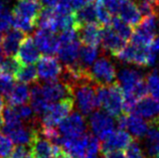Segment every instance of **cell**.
Instances as JSON below:
<instances>
[{
  "label": "cell",
  "mask_w": 159,
  "mask_h": 158,
  "mask_svg": "<svg viewBox=\"0 0 159 158\" xmlns=\"http://www.w3.org/2000/svg\"><path fill=\"white\" fill-rule=\"evenodd\" d=\"M43 8L39 0H17L11 12L14 29L23 33L30 32L36 26Z\"/></svg>",
  "instance_id": "cell-1"
},
{
  "label": "cell",
  "mask_w": 159,
  "mask_h": 158,
  "mask_svg": "<svg viewBox=\"0 0 159 158\" xmlns=\"http://www.w3.org/2000/svg\"><path fill=\"white\" fill-rule=\"evenodd\" d=\"M97 99L99 108L102 107L111 117L118 118L124 113V94L118 82L111 86L98 85Z\"/></svg>",
  "instance_id": "cell-2"
},
{
  "label": "cell",
  "mask_w": 159,
  "mask_h": 158,
  "mask_svg": "<svg viewBox=\"0 0 159 158\" xmlns=\"http://www.w3.org/2000/svg\"><path fill=\"white\" fill-rule=\"evenodd\" d=\"M97 87L98 85L93 80L80 83L72 87L75 104L82 115H89L99 108Z\"/></svg>",
  "instance_id": "cell-3"
},
{
  "label": "cell",
  "mask_w": 159,
  "mask_h": 158,
  "mask_svg": "<svg viewBox=\"0 0 159 158\" xmlns=\"http://www.w3.org/2000/svg\"><path fill=\"white\" fill-rule=\"evenodd\" d=\"M121 61L134 64L139 66H148L155 64L157 55L150 47H141L132 43L126 45L115 56Z\"/></svg>",
  "instance_id": "cell-4"
},
{
  "label": "cell",
  "mask_w": 159,
  "mask_h": 158,
  "mask_svg": "<svg viewBox=\"0 0 159 158\" xmlns=\"http://www.w3.org/2000/svg\"><path fill=\"white\" fill-rule=\"evenodd\" d=\"M75 106L74 98L61 100L52 103L41 115V125L44 127H56L72 113Z\"/></svg>",
  "instance_id": "cell-5"
},
{
  "label": "cell",
  "mask_w": 159,
  "mask_h": 158,
  "mask_svg": "<svg viewBox=\"0 0 159 158\" xmlns=\"http://www.w3.org/2000/svg\"><path fill=\"white\" fill-rule=\"evenodd\" d=\"M90 74L93 81L99 86H111L117 83L115 66L105 56L96 60L92 68H90Z\"/></svg>",
  "instance_id": "cell-6"
},
{
  "label": "cell",
  "mask_w": 159,
  "mask_h": 158,
  "mask_svg": "<svg viewBox=\"0 0 159 158\" xmlns=\"http://www.w3.org/2000/svg\"><path fill=\"white\" fill-rule=\"evenodd\" d=\"M134 138L131 134L126 130H114L105 139L102 140L101 143V154L105 157L112 152L126 150V148L132 143Z\"/></svg>",
  "instance_id": "cell-7"
},
{
  "label": "cell",
  "mask_w": 159,
  "mask_h": 158,
  "mask_svg": "<svg viewBox=\"0 0 159 158\" xmlns=\"http://www.w3.org/2000/svg\"><path fill=\"white\" fill-rule=\"evenodd\" d=\"M89 124L93 134L102 140L110 135L114 131L115 127L113 117H111L105 111L100 110H96L90 115Z\"/></svg>",
  "instance_id": "cell-8"
},
{
  "label": "cell",
  "mask_w": 159,
  "mask_h": 158,
  "mask_svg": "<svg viewBox=\"0 0 159 158\" xmlns=\"http://www.w3.org/2000/svg\"><path fill=\"white\" fill-rule=\"evenodd\" d=\"M87 124L83 115L78 112L70 113L60 125L58 131L61 135L66 138H77L86 134Z\"/></svg>",
  "instance_id": "cell-9"
},
{
  "label": "cell",
  "mask_w": 159,
  "mask_h": 158,
  "mask_svg": "<svg viewBox=\"0 0 159 158\" xmlns=\"http://www.w3.org/2000/svg\"><path fill=\"white\" fill-rule=\"evenodd\" d=\"M36 70L39 78L45 82L57 81L64 72L61 61L53 56H43L40 57L37 61Z\"/></svg>",
  "instance_id": "cell-10"
},
{
  "label": "cell",
  "mask_w": 159,
  "mask_h": 158,
  "mask_svg": "<svg viewBox=\"0 0 159 158\" xmlns=\"http://www.w3.org/2000/svg\"><path fill=\"white\" fill-rule=\"evenodd\" d=\"M41 90L49 104L61 101L65 99L74 98L73 88L62 80L47 82L45 84L41 85Z\"/></svg>",
  "instance_id": "cell-11"
},
{
  "label": "cell",
  "mask_w": 159,
  "mask_h": 158,
  "mask_svg": "<svg viewBox=\"0 0 159 158\" xmlns=\"http://www.w3.org/2000/svg\"><path fill=\"white\" fill-rule=\"evenodd\" d=\"M29 146L33 158L54 157V145L43 135L40 127L32 129V137Z\"/></svg>",
  "instance_id": "cell-12"
},
{
  "label": "cell",
  "mask_w": 159,
  "mask_h": 158,
  "mask_svg": "<svg viewBox=\"0 0 159 158\" xmlns=\"http://www.w3.org/2000/svg\"><path fill=\"white\" fill-rule=\"evenodd\" d=\"M115 14L130 26H137L143 19L135 0H119Z\"/></svg>",
  "instance_id": "cell-13"
},
{
  "label": "cell",
  "mask_w": 159,
  "mask_h": 158,
  "mask_svg": "<svg viewBox=\"0 0 159 158\" xmlns=\"http://www.w3.org/2000/svg\"><path fill=\"white\" fill-rule=\"evenodd\" d=\"M14 56L20 64L23 65H32L39 61L40 59V52L36 47L34 39L30 35L24 37Z\"/></svg>",
  "instance_id": "cell-14"
},
{
  "label": "cell",
  "mask_w": 159,
  "mask_h": 158,
  "mask_svg": "<svg viewBox=\"0 0 159 158\" xmlns=\"http://www.w3.org/2000/svg\"><path fill=\"white\" fill-rule=\"evenodd\" d=\"M34 41L39 52H43L45 56H52L57 53L60 47L58 36L54 32L39 29L35 32Z\"/></svg>",
  "instance_id": "cell-15"
},
{
  "label": "cell",
  "mask_w": 159,
  "mask_h": 158,
  "mask_svg": "<svg viewBox=\"0 0 159 158\" xmlns=\"http://www.w3.org/2000/svg\"><path fill=\"white\" fill-rule=\"evenodd\" d=\"M80 40L74 39L70 41H60V47L57 51V56L60 60L65 64V66H75L80 65Z\"/></svg>",
  "instance_id": "cell-16"
},
{
  "label": "cell",
  "mask_w": 159,
  "mask_h": 158,
  "mask_svg": "<svg viewBox=\"0 0 159 158\" xmlns=\"http://www.w3.org/2000/svg\"><path fill=\"white\" fill-rule=\"evenodd\" d=\"M126 43L122 37L119 36L112 29L111 26H105L102 29V40L101 44L106 52H110L112 56H116L119 52L126 47Z\"/></svg>",
  "instance_id": "cell-17"
},
{
  "label": "cell",
  "mask_w": 159,
  "mask_h": 158,
  "mask_svg": "<svg viewBox=\"0 0 159 158\" xmlns=\"http://www.w3.org/2000/svg\"><path fill=\"white\" fill-rule=\"evenodd\" d=\"M102 29L103 27L98 23L87 24L78 29V37L80 43L83 45L98 47L102 40Z\"/></svg>",
  "instance_id": "cell-18"
},
{
  "label": "cell",
  "mask_w": 159,
  "mask_h": 158,
  "mask_svg": "<svg viewBox=\"0 0 159 158\" xmlns=\"http://www.w3.org/2000/svg\"><path fill=\"white\" fill-rule=\"evenodd\" d=\"M134 113L141 116L142 118L148 119L149 121L159 116V101L152 96H146L137 102Z\"/></svg>",
  "instance_id": "cell-19"
},
{
  "label": "cell",
  "mask_w": 159,
  "mask_h": 158,
  "mask_svg": "<svg viewBox=\"0 0 159 158\" xmlns=\"http://www.w3.org/2000/svg\"><path fill=\"white\" fill-rule=\"evenodd\" d=\"M149 129V124L146 122L144 118L137 115L136 113L127 114L126 123H125V130H128L133 138L139 139L147 134Z\"/></svg>",
  "instance_id": "cell-20"
},
{
  "label": "cell",
  "mask_w": 159,
  "mask_h": 158,
  "mask_svg": "<svg viewBox=\"0 0 159 158\" xmlns=\"http://www.w3.org/2000/svg\"><path fill=\"white\" fill-rule=\"evenodd\" d=\"M3 132L12 142L19 145H29L32 137V129L29 130L22 124L14 126H3Z\"/></svg>",
  "instance_id": "cell-21"
},
{
  "label": "cell",
  "mask_w": 159,
  "mask_h": 158,
  "mask_svg": "<svg viewBox=\"0 0 159 158\" xmlns=\"http://www.w3.org/2000/svg\"><path fill=\"white\" fill-rule=\"evenodd\" d=\"M25 33L19 30H10L8 31L2 41V51L6 56H14L18 51L20 43L25 37Z\"/></svg>",
  "instance_id": "cell-22"
},
{
  "label": "cell",
  "mask_w": 159,
  "mask_h": 158,
  "mask_svg": "<svg viewBox=\"0 0 159 158\" xmlns=\"http://www.w3.org/2000/svg\"><path fill=\"white\" fill-rule=\"evenodd\" d=\"M142 80H143V77L139 72L130 69H123L118 74L117 82L124 93H130Z\"/></svg>",
  "instance_id": "cell-23"
},
{
  "label": "cell",
  "mask_w": 159,
  "mask_h": 158,
  "mask_svg": "<svg viewBox=\"0 0 159 158\" xmlns=\"http://www.w3.org/2000/svg\"><path fill=\"white\" fill-rule=\"evenodd\" d=\"M36 25L40 29L57 32L58 30L57 25V12L54 7H43L37 19Z\"/></svg>",
  "instance_id": "cell-24"
},
{
  "label": "cell",
  "mask_w": 159,
  "mask_h": 158,
  "mask_svg": "<svg viewBox=\"0 0 159 158\" xmlns=\"http://www.w3.org/2000/svg\"><path fill=\"white\" fill-rule=\"evenodd\" d=\"M74 13L79 28L84 25H87V24L98 23L97 14H96V4L94 1L86 3L84 6L75 11Z\"/></svg>",
  "instance_id": "cell-25"
},
{
  "label": "cell",
  "mask_w": 159,
  "mask_h": 158,
  "mask_svg": "<svg viewBox=\"0 0 159 158\" xmlns=\"http://www.w3.org/2000/svg\"><path fill=\"white\" fill-rule=\"evenodd\" d=\"M30 100V91L25 84H16L10 94L7 96V103L10 106L25 105Z\"/></svg>",
  "instance_id": "cell-26"
},
{
  "label": "cell",
  "mask_w": 159,
  "mask_h": 158,
  "mask_svg": "<svg viewBox=\"0 0 159 158\" xmlns=\"http://www.w3.org/2000/svg\"><path fill=\"white\" fill-rule=\"evenodd\" d=\"M30 104L31 109L36 115H43L51 104L45 99L41 90V85H35L30 90Z\"/></svg>",
  "instance_id": "cell-27"
},
{
  "label": "cell",
  "mask_w": 159,
  "mask_h": 158,
  "mask_svg": "<svg viewBox=\"0 0 159 158\" xmlns=\"http://www.w3.org/2000/svg\"><path fill=\"white\" fill-rule=\"evenodd\" d=\"M14 79L21 84H32L35 83L39 79L37 70L33 65H23L21 64L15 74Z\"/></svg>",
  "instance_id": "cell-28"
},
{
  "label": "cell",
  "mask_w": 159,
  "mask_h": 158,
  "mask_svg": "<svg viewBox=\"0 0 159 158\" xmlns=\"http://www.w3.org/2000/svg\"><path fill=\"white\" fill-rule=\"evenodd\" d=\"M98 55H99V49L97 47H89V45H83L80 48L79 63L82 68L86 70H90V66L97 60Z\"/></svg>",
  "instance_id": "cell-29"
},
{
  "label": "cell",
  "mask_w": 159,
  "mask_h": 158,
  "mask_svg": "<svg viewBox=\"0 0 159 158\" xmlns=\"http://www.w3.org/2000/svg\"><path fill=\"white\" fill-rule=\"evenodd\" d=\"M109 26H111L112 29L114 30L119 36L122 37L125 41H128L131 38L132 33H133L132 26H130L128 23L123 21V20L119 18L118 16H113L111 23Z\"/></svg>",
  "instance_id": "cell-30"
},
{
  "label": "cell",
  "mask_w": 159,
  "mask_h": 158,
  "mask_svg": "<svg viewBox=\"0 0 159 158\" xmlns=\"http://www.w3.org/2000/svg\"><path fill=\"white\" fill-rule=\"evenodd\" d=\"M20 65L21 64L16 60L15 56H8L6 60H4L0 64V74L14 79V76L17 73Z\"/></svg>",
  "instance_id": "cell-31"
},
{
  "label": "cell",
  "mask_w": 159,
  "mask_h": 158,
  "mask_svg": "<svg viewBox=\"0 0 159 158\" xmlns=\"http://www.w3.org/2000/svg\"><path fill=\"white\" fill-rule=\"evenodd\" d=\"M95 4H96V14H97L98 24H100L102 27L110 25L111 20L113 18V14L111 13V11L102 2H100L99 0H97Z\"/></svg>",
  "instance_id": "cell-32"
},
{
  "label": "cell",
  "mask_w": 159,
  "mask_h": 158,
  "mask_svg": "<svg viewBox=\"0 0 159 158\" xmlns=\"http://www.w3.org/2000/svg\"><path fill=\"white\" fill-rule=\"evenodd\" d=\"M86 147L87 155H98V152L101 150V143L100 139L94 134L87 133L86 136Z\"/></svg>",
  "instance_id": "cell-33"
},
{
  "label": "cell",
  "mask_w": 159,
  "mask_h": 158,
  "mask_svg": "<svg viewBox=\"0 0 159 158\" xmlns=\"http://www.w3.org/2000/svg\"><path fill=\"white\" fill-rule=\"evenodd\" d=\"M146 83L151 96L159 101V72L150 73L146 78Z\"/></svg>",
  "instance_id": "cell-34"
},
{
  "label": "cell",
  "mask_w": 159,
  "mask_h": 158,
  "mask_svg": "<svg viewBox=\"0 0 159 158\" xmlns=\"http://www.w3.org/2000/svg\"><path fill=\"white\" fill-rule=\"evenodd\" d=\"M12 25V14L5 5H0V31L9 29Z\"/></svg>",
  "instance_id": "cell-35"
},
{
  "label": "cell",
  "mask_w": 159,
  "mask_h": 158,
  "mask_svg": "<svg viewBox=\"0 0 159 158\" xmlns=\"http://www.w3.org/2000/svg\"><path fill=\"white\" fill-rule=\"evenodd\" d=\"M13 150V142L5 134L0 133V158H7Z\"/></svg>",
  "instance_id": "cell-36"
},
{
  "label": "cell",
  "mask_w": 159,
  "mask_h": 158,
  "mask_svg": "<svg viewBox=\"0 0 159 158\" xmlns=\"http://www.w3.org/2000/svg\"><path fill=\"white\" fill-rule=\"evenodd\" d=\"M14 82H13V78L7 77V76H3V74H0V93L3 96H7L10 94L14 87Z\"/></svg>",
  "instance_id": "cell-37"
},
{
  "label": "cell",
  "mask_w": 159,
  "mask_h": 158,
  "mask_svg": "<svg viewBox=\"0 0 159 158\" xmlns=\"http://www.w3.org/2000/svg\"><path fill=\"white\" fill-rule=\"evenodd\" d=\"M130 94H132L138 101H139L140 99L146 97V96H148L150 94V92H149V88H148L147 83H146V80L143 79V80H142L139 84L132 90V92H130Z\"/></svg>",
  "instance_id": "cell-38"
},
{
  "label": "cell",
  "mask_w": 159,
  "mask_h": 158,
  "mask_svg": "<svg viewBox=\"0 0 159 158\" xmlns=\"http://www.w3.org/2000/svg\"><path fill=\"white\" fill-rule=\"evenodd\" d=\"M127 158H146L142 152L140 146L138 145V141L134 139L132 143L129 145L125 150Z\"/></svg>",
  "instance_id": "cell-39"
},
{
  "label": "cell",
  "mask_w": 159,
  "mask_h": 158,
  "mask_svg": "<svg viewBox=\"0 0 159 158\" xmlns=\"http://www.w3.org/2000/svg\"><path fill=\"white\" fill-rule=\"evenodd\" d=\"M7 158H33L30 149H27L23 145H19V146L13 148Z\"/></svg>",
  "instance_id": "cell-40"
},
{
  "label": "cell",
  "mask_w": 159,
  "mask_h": 158,
  "mask_svg": "<svg viewBox=\"0 0 159 158\" xmlns=\"http://www.w3.org/2000/svg\"><path fill=\"white\" fill-rule=\"evenodd\" d=\"M146 147L149 158H159V141L147 140Z\"/></svg>",
  "instance_id": "cell-41"
},
{
  "label": "cell",
  "mask_w": 159,
  "mask_h": 158,
  "mask_svg": "<svg viewBox=\"0 0 159 158\" xmlns=\"http://www.w3.org/2000/svg\"><path fill=\"white\" fill-rule=\"evenodd\" d=\"M99 1L102 2L104 5L111 11L112 14L116 13V9H117V6H118L119 0H99Z\"/></svg>",
  "instance_id": "cell-42"
},
{
  "label": "cell",
  "mask_w": 159,
  "mask_h": 158,
  "mask_svg": "<svg viewBox=\"0 0 159 158\" xmlns=\"http://www.w3.org/2000/svg\"><path fill=\"white\" fill-rule=\"evenodd\" d=\"M53 158H73L69 153H66L61 146L54 145V157Z\"/></svg>",
  "instance_id": "cell-43"
},
{
  "label": "cell",
  "mask_w": 159,
  "mask_h": 158,
  "mask_svg": "<svg viewBox=\"0 0 159 158\" xmlns=\"http://www.w3.org/2000/svg\"><path fill=\"white\" fill-rule=\"evenodd\" d=\"M104 158H127L126 156V153L123 150H120V151H115V152H112L110 154L106 155Z\"/></svg>",
  "instance_id": "cell-44"
},
{
  "label": "cell",
  "mask_w": 159,
  "mask_h": 158,
  "mask_svg": "<svg viewBox=\"0 0 159 158\" xmlns=\"http://www.w3.org/2000/svg\"><path fill=\"white\" fill-rule=\"evenodd\" d=\"M60 0H39L43 7H56Z\"/></svg>",
  "instance_id": "cell-45"
},
{
  "label": "cell",
  "mask_w": 159,
  "mask_h": 158,
  "mask_svg": "<svg viewBox=\"0 0 159 158\" xmlns=\"http://www.w3.org/2000/svg\"><path fill=\"white\" fill-rule=\"evenodd\" d=\"M150 48H151V51L155 52L156 55L159 53V34L154 37L152 43L150 45Z\"/></svg>",
  "instance_id": "cell-46"
},
{
  "label": "cell",
  "mask_w": 159,
  "mask_h": 158,
  "mask_svg": "<svg viewBox=\"0 0 159 158\" xmlns=\"http://www.w3.org/2000/svg\"><path fill=\"white\" fill-rule=\"evenodd\" d=\"M4 108H5V101H4L3 95L0 93V112L3 111Z\"/></svg>",
  "instance_id": "cell-47"
},
{
  "label": "cell",
  "mask_w": 159,
  "mask_h": 158,
  "mask_svg": "<svg viewBox=\"0 0 159 158\" xmlns=\"http://www.w3.org/2000/svg\"><path fill=\"white\" fill-rule=\"evenodd\" d=\"M3 126H4V119H3L2 113H0V130L3 128Z\"/></svg>",
  "instance_id": "cell-48"
},
{
  "label": "cell",
  "mask_w": 159,
  "mask_h": 158,
  "mask_svg": "<svg viewBox=\"0 0 159 158\" xmlns=\"http://www.w3.org/2000/svg\"><path fill=\"white\" fill-rule=\"evenodd\" d=\"M4 56H5V55H4V52H3V51H2V48L0 47V64H1L2 61H4V60H3V59H4Z\"/></svg>",
  "instance_id": "cell-49"
},
{
  "label": "cell",
  "mask_w": 159,
  "mask_h": 158,
  "mask_svg": "<svg viewBox=\"0 0 159 158\" xmlns=\"http://www.w3.org/2000/svg\"><path fill=\"white\" fill-rule=\"evenodd\" d=\"M3 38H4V35H3V33H2V31H0V44L2 43V41H3Z\"/></svg>",
  "instance_id": "cell-50"
},
{
  "label": "cell",
  "mask_w": 159,
  "mask_h": 158,
  "mask_svg": "<svg viewBox=\"0 0 159 158\" xmlns=\"http://www.w3.org/2000/svg\"><path fill=\"white\" fill-rule=\"evenodd\" d=\"M86 158H100L98 155H87Z\"/></svg>",
  "instance_id": "cell-51"
},
{
  "label": "cell",
  "mask_w": 159,
  "mask_h": 158,
  "mask_svg": "<svg viewBox=\"0 0 159 158\" xmlns=\"http://www.w3.org/2000/svg\"><path fill=\"white\" fill-rule=\"evenodd\" d=\"M158 70H159V69H158Z\"/></svg>",
  "instance_id": "cell-52"
}]
</instances>
